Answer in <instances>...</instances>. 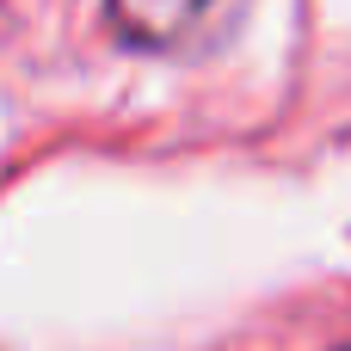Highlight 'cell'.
I'll list each match as a JSON object with an SVG mask.
<instances>
[{
    "label": "cell",
    "instance_id": "obj_1",
    "mask_svg": "<svg viewBox=\"0 0 351 351\" xmlns=\"http://www.w3.org/2000/svg\"><path fill=\"white\" fill-rule=\"evenodd\" d=\"M216 0H105V25L130 49H173L185 43Z\"/></svg>",
    "mask_w": 351,
    "mask_h": 351
},
{
    "label": "cell",
    "instance_id": "obj_2",
    "mask_svg": "<svg viewBox=\"0 0 351 351\" xmlns=\"http://www.w3.org/2000/svg\"><path fill=\"white\" fill-rule=\"evenodd\" d=\"M346 351H351V346H346Z\"/></svg>",
    "mask_w": 351,
    "mask_h": 351
}]
</instances>
